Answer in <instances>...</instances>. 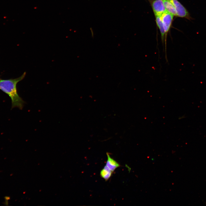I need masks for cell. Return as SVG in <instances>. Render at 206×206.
<instances>
[{
  "label": "cell",
  "mask_w": 206,
  "mask_h": 206,
  "mask_svg": "<svg viewBox=\"0 0 206 206\" xmlns=\"http://www.w3.org/2000/svg\"><path fill=\"white\" fill-rule=\"evenodd\" d=\"M163 0L166 10L174 16H177L176 10L173 4L169 0Z\"/></svg>",
  "instance_id": "52a82bcc"
},
{
  "label": "cell",
  "mask_w": 206,
  "mask_h": 206,
  "mask_svg": "<svg viewBox=\"0 0 206 206\" xmlns=\"http://www.w3.org/2000/svg\"><path fill=\"white\" fill-rule=\"evenodd\" d=\"M174 5L177 16L181 17H188L189 13L184 7L177 0H169Z\"/></svg>",
  "instance_id": "3957f363"
},
{
  "label": "cell",
  "mask_w": 206,
  "mask_h": 206,
  "mask_svg": "<svg viewBox=\"0 0 206 206\" xmlns=\"http://www.w3.org/2000/svg\"><path fill=\"white\" fill-rule=\"evenodd\" d=\"M26 72H25L21 76L16 78L0 79V90L10 98L12 108L17 107L21 110L23 107L25 102L18 94L16 86L19 82L24 78Z\"/></svg>",
  "instance_id": "6da1fadb"
},
{
  "label": "cell",
  "mask_w": 206,
  "mask_h": 206,
  "mask_svg": "<svg viewBox=\"0 0 206 206\" xmlns=\"http://www.w3.org/2000/svg\"><path fill=\"white\" fill-rule=\"evenodd\" d=\"M107 160L106 166L112 171L113 172L116 169L120 166V165L116 161L110 157L108 153H106Z\"/></svg>",
  "instance_id": "5b68a950"
},
{
  "label": "cell",
  "mask_w": 206,
  "mask_h": 206,
  "mask_svg": "<svg viewBox=\"0 0 206 206\" xmlns=\"http://www.w3.org/2000/svg\"><path fill=\"white\" fill-rule=\"evenodd\" d=\"M151 5L155 16H161L166 11L163 0H154Z\"/></svg>",
  "instance_id": "277c9868"
},
{
  "label": "cell",
  "mask_w": 206,
  "mask_h": 206,
  "mask_svg": "<svg viewBox=\"0 0 206 206\" xmlns=\"http://www.w3.org/2000/svg\"><path fill=\"white\" fill-rule=\"evenodd\" d=\"M173 16V15L166 10L160 16L161 19L163 23L165 32V37L164 42L166 58H167L166 49L167 34L170 29Z\"/></svg>",
  "instance_id": "7a4b0ae2"
},
{
  "label": "cell",
  "mask_w": 206,
  "mask_h": 206,
  "mask_svg": "<svg viewBox=\"0 0 206 206\" xmlns=\"http://www.w3.org/2000/svg\"><path fill=\"white\" fill-rule=\"evenodd\" d=\"M112 172L106 165L101 170L100 175L102 178L107 181L111 177Z\"/></svg>",
  "instance_id": "ba28073f"
},
{
  "label": "cell",
  "mask_w": 206,
  "mask_h": 206,
  "mask_svg": "<svg viewBox=\"0 0 206 206\" xmlns=\"http://www.w3.org/2000/svg\"><path fill=\"white\" fill-rule=\"evenodd\" d=\"M156 21L158 27L161 34V39L163 46H164V40L165 37V32L163 23L159 16H156Z\"/></svg>",
  "instance_id": "8992f818"
}]
</instances>
